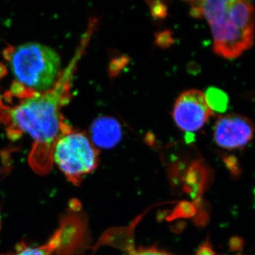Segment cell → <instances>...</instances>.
<instances>
[{
  "label": "cell",
  "mask_w": 255,
  "mask_h": 255,
  "mask_svg": "<svg viewBox=\"0 0 255 255\" xmlns=\"http://www.w3.org/2000/svg\"><path fill=\"white\" fill-rule=\"evenodd\" d=\"M94 28L90 25L75 56L50 90L30 96L9 110L10 121L16 135L18 131L26 132L33 138L28 163L40 175L49 173L53 167L55 143L60 136L70 131L64 123L61 109L68 102L74 73Z\"/></svg>",
  "instance_id": "cell-1"
},
{
  "label": "cell",
  "mask_w": 255,
  "mask_h": 255,
  "mask_svg": "<svg viewBox=\"0 0 255 255\" xmlns=\"http://www.w3.org/2000/svg\"><path fill=\"white\" fill-rule=\"evenodd\" d=\"M194 18L204 17L214 38L216 55L231 60L254 44L255 6L253 1L210 0L187 1Z\"/></svg>",
  "instance_id": "cell-2"
},
{
  "label": "cell",
  "mask_w": 255,
  "mask_h": 255,
  "mask_svg": "<svg viewBox=\"0 0 255 255\" xmlns=\"http://www.w3.org/2000/svg\"><path fill=\"white\" fill-rule=\"evenodd\" d=\"M9 64L16 81L34 91L44 92L58 80L61 61L59 55L50 47L26 43L12 48Z\"/></svg>",
  "instance_id": "cell-3"
},
{
  "label": "cell",
  "mask_w": 255,
  "mask_h": 255,
  "mask_svg": "<svg viewBox=\"0 0 255 255\" xmlns=\"http://www.w3.org/2000/svg\"><path fill=\"white\" fill-rule=\"evenodd\" d=\"M53 162L69 182L81 184L82 178L92 173L99 164V150L83 132L64 134L55 143Z\"/></svg>",
  "instance_id": "cell-4"
},
{
  "label": "cell",
  "mask_w": 255,
  "mask_h": 255,
  "mask_svg": "<svg viewBox=\"0 0 255 255\" xmlns=\"http://www.w3.org/2000/svg\"><path fill=\"white\" fill-rule=\"evenodd\" d=\"M83 229L76 219L65 215L59 228L45 244L29 247L21 244L11 255H78L85 248Z\"/></svg>",
  "instance_id": "cell-5"
},
{
  "label": "cell",
  "mask_w": 255,
  "mask_h": 255,
  "mask_svg": "<svg viewBox=\"0 0 255 255\" xmlns=\"http://www.w3.org/2000/svg\"><path fill=\"white\" fill-rule=\"evenodd\" d=\"M214 112L199 90H187L181 94L174 104L172 117L176 125L184 131L194 132L205 125Z\"/></svg>",
  "instance_id": "cell-6"
},
{
  "label": "cell",
  "mask_w": 255,
  "mask_h": 255,
  "mask_svg": "<svg viewBox=\"0 0 255 255\" xmlns=\"http://www.w3.org/2000/svg\"><path fill=\"white\" fill-rule=\"evenodd\" d=\"M254 131V124L251 119L240 114H227L216 121L214 140L216 145L222 148L237 150L251 141Z\"/></svg>",
  "instance_id": "cell-7"
},
{
  "label": "cell",
  "mask_w": 255,
  "mask_h": 255,
  "mask_svg": "<svg viewBox=\"0 0 255 255\" xmlns=\"http://www.w3.org/2000/svg\"><path fill=\"white\" fill-rule=\"evenodd\" d=\"M93 145L101 148H112L123 137L122 126L113 117L102 116L94 121L90 128Z\"/></svg>",
  "instance_id": "cell-8"
},
{
  "label": "cell",
  "mask_w": 255,
  "mask_h": 255,
  "mask_svg": "<svg viewBox=\"0 0 255 255\" xmlns=\"http://www.w3.org/2000/svg\"><path fill=\"white\" fill-rule=\"evenodd\" d=\"M206 102L212 112L223 113L228 105V97L226 92L216 87H209L206 94Z\"/></svg>",
  "instance_id": "cell-9"
},
{
  "label": "cell",
  "mask_w": 255,
  "mask_h": 255,
  "mask_svg": "<svg viewBox=\"0 0 255 255\" xmlns=\"http://www.w3.org/2000/svg\"><path fill=\"white\" fill-rule=\"evenodd\" d=\"M147 3L150 7L152 17L157 18V19L166 17L167 14V9L164 2L159 1H147Z\"/></svg>",
  "instance_id": "cell-10"
},
{
  "label": "cell",
  "mask_w": 255,
  "mask_h": 255,
  "mask_svg": "<svg viewBox=\"0 0 255 255\" xmlns=\"http://www.w3.org/2000/svg\"><path fill=\"white\" fill-rule=\"evenodd\" d=\"M128 57L125 56V55L119 57V58H117V59H114L113 61L112 62L110 65L111 75H112V76L117 75L124 67H126V65L128 63Z\"/></svg>",
  "instance_id": "cell-11"
},
{
  "label": "cell",
  "mask_w": 255,
  "mask_h": 255,
  "mask_svg": "<svg viewBox=\"0 0 255 255\" xmlns=\"http://www.w3.org/2000/svg\"><path fill=\"white\" fill-rule=\"evenodd\" d=\"M128 255H173L155 248H139L130 252Z\"/></svg>",
  "instance_id": "cell-12"
},
{
  "label": "cell",
  "mask_w": 255,
  "mask_h": 255,
  "mask_svg": "<svg viewBox=\"0 0 255 255\" xmlns=\"http://www.w3.org/2000/svg\"><path fill=\"white\" fill-rule=\"evenodd\" d=\"M156 42L159 46L167 48L172 44L173 42L172 34L169 31L161 32L156 36Z\"/></svg>",
  "instance_id": "cell-13"
}]
</instances>
